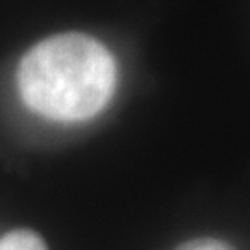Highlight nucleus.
Masks as SVG:
<instances>
[{"mask_svg": "<svg viewBox=\"0 0 250 250\" xmlns=\"http://www.w3.org/2000/svg\"><path fill=\"white\" fill-rule=\"evenodd\" d=\"M17 83L22 102L37 115L62 123L87 121L115 93V60L95 37L60 34L24 54Z\"/></svg>", "mask_w": 250, "mask_h": 250, "instance_id": "1", "label": "nucleus"}, {"mask_svg": "<svg viewBox=\"0 0 250 250\" xmlns=\"http://www.w3.org/2000/svg\"><path fill=\"white\" fill-rule=\"evenodd\" d=\"M0 250H48L45 241L32 230H13L0 239Z\"/></svg>", "mask_w": 250, "mask_h": 250, "instance_id": "2", "label": "nucleus"}, {"mask_svg": "<svg viewBox=\"0 0 250 250\" xmlns=\"http://www.w3.org/2000/svg\"><path fill=\"white\" fill-rule=\"evenodd\" d=\"M174 250H235L230 243L223 239H215V237H198L191 241L182 243Z\"/></svg>", "mask_w": 250, "mask_h": 250, "instance_id": "3", "label": "nucleus"}]
</instances>
